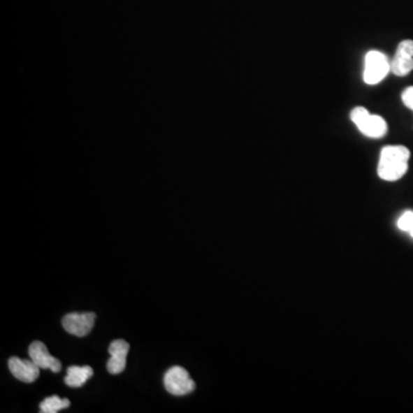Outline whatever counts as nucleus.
<instances>
[{
  "mask_svg": "<svg viewBox=\"0 0 413 413\" xmlns=\"http://www.w3.org/2000/svg\"><path fill=\"white\" fill-rule=\"evenodd\" d=\"M411 153L405 146L395 145L382 148L379 159L378 175L382 180L396 182L407 173Z\"/></svg>",
  "mask_w": 413,
  "mask_h": 413,
  "instance_id": "obj_1",
  "label": "nucleus"
},
{
  "mask_svg": "<svg viewBox=\"0 0 413 413\" xmlns=\"http://www.w3.org/2000/svg\"><path fill=\"white\" fill-rule=\"evenodd\" d=\"M350 119L363 135L368 138H382L387 133V123L382 116L372 115L364 107H356L350 113Z\"/></svg>",
  "mask_w": 413,
  "mask_h": 413,
  "instance_id": "obj_2",
  "label": "nucleus"
},
{
  "mask_svg": "<svg viewBox=\"0 0 413 413\" xmlns=\"http://www.w3.org/2000/svg\"><path fill=\"white\" fill-rule=\"evenodd\" d=\"M391 71V62L380 51H370L365 57L363 80L368 85H375L386 78Z\"/></svg>",
  "mask_w": 413,
  "mask_h": 413,
  "instance_id": "obj_3",
  "label": "nucleus"
},
{
  "mask_svg": "<svg viewBox=\"0 0 413 413\" xmlns=\"http://www.w3.org/2000/svg\"><path fill=\"white\" fill-rule=\"evenodd\" d=\"M164 387L173 396H185L196 389V382L182 366H173L164 375Z\"/></svg>",
  "mask_w": 413,
  "mask_h": 413,
  "instance_id": "obj_4",
  "label": "nucleus"
},
{
  "mask_svg": "<svg viewBox=\"0 0 413 413\" xmlns=\"http://www.w3.org/2000/svg\"><path fill=\"white\" fill-rule=\"evenodd\" d=\"M96 314L94 312H71L62 318V326L68 333L76 337H85L94 326Z\"/></svg>",
  "mask_w": 413,
  "mask_h": 413,
  "instance_id": "obj_5",
  "label": "nucleus"
},
{
  "mask_svg": "<svg viewBox=\"0 0 413 413\" xmlns=\"http://www.w3.org/2000/svg\"><path fill=\"white\" fill-rule=\"evenodd\" d=\"M8 368L12 375L20 382L31 384L38 379L41 368L34 361L21 359L19 357H10Z\"/></svg>",
  "mask_w": 413,
  "mask_h": 413,
  "instance_id": "obj_6",
  "label": "nucleus"
},
{
  "mask_svg": "<svg viewBox=\"0 0 413 413\" xmlns=\"http://www.w3.org/2000/svg\"><path fill=\"white\" fill-rule=\"evenodd\" d=\"M129 345L124 340H115L109 346L110 358L107 362V370L110 375H119L126 368V357H128Z\"/></svg>",
  "mask_w": 413,
  "mask_h": 413,
  "instance_id": "obj_7",
  "label": "nucleus"
},
{
  "mask_svg": "<svg viewBox=\"0 0 413 413\" xmlns=\"http://www.w3.org/2000/svg\"><path fill=\"white\" fill-rule=\"evenodd\" d=\"M30 358L41 368V370H51L55 373L61 371V362L48 352L44 343L41 341L32 342L29 347Z\"/></svg>",
  "mask_w": 413,
  "mask_h": 413,
  "instance_id": "obj_8",
  "label": "nucleus"
},
{
  "mask_svg": "<svg viewBox=\"0 0 413 413\" xmlns=\"http://www.w3.org/2000/svg\"><path fill=\"white\" fill-rule=\"evenodd\" d=\"M93 375V370L91 366L73 365L68 368L67 377L64 378V382L71 388H80L89 380Z\"/></svg>",
  "mask_w": 413,
  "mask_h": 413,
  "instance_id": "obj_9",
  "label": "nucleus"
},
{
  "mask_svg": "<svg viewBox=\"0 0 413 413\" xmlns=\"http://www.w3.org/2000/svg\"><path fill=\"white\" fill-rule=\"evenodd\" d=\"M413 71V57L403 53V52L396 51L394 59L391 62V71L396 76H405L410 74Z\"/></svg>",
  "mask_w": 413,
  "mask_h": 413,
  "instance_id": "obj_10",
  "label": "nucleus"
},
{
  "mask_svg": "<svg viewBox=\"0 0 413 413\" xmlns=\"http://www.w3.org/2000/svg\"><path fill=\"white\" fill-rule=\"evenodd\" d=\"M39 407H41V412L57 413L62 409L71 407V400L68 398H60L59 396H51L43 400Z\"/></svg>",
  "mask_w": 413,
  "mask_h": 413,
  "instance_id": "obj_11",
  "label": "nucleus"
},
{
  "mask_svg": "<svg viewBox=\"0 0 413 413\" xmlns=\"http://www.w3.org/2000/svg\"><path fill=\"white\" fill-rule=\"evenodd\" d=\"M398 226L400 230L405 231V232H410L411 229L413 228V212H405L398 222Z\"/></svg>",
  "mask_w": 413,
  "mask_h": 413,
  "instance_id": "obj_12",
  "label": "nucleus"
},
{
  "mask_svg": "<svg viewBox=\"0 0 413 413\" xmlns=\"http://www.w3.org/2000/svg\"><path fill=\"white\" fill-rule=\"evenodd\" d=\"M402 100L407 108L413 110V87H409L402 93Z\"/></svg>",
  "mask_w": 413,
  "mask_h": 413,
  "instance_id": "obj_13",
  "label": "nucleus"
},
{
  "mask_svg": "<svg viewBox=\"0 0 413 413\" xmlns=\"http://www.w3.org/2000/svg\"><path fill=\"white\" fill-rule=\"evenodd\" d=\"M398 51L403 52L407 55L413 57V41L412 39H405L403 42L400 43L398 45Z\"/></svg>",
  "mask_w": 413,
  "mask_h": 413,
  "instance_id": "obj_14",
  "label": "nucleus"
},
{
  "mask_svg": "<svg viewBox=\"0 0 413 413\" xmlns=\"http://www.w3.org/2000/svg\"><path fill=\"white\" fill-rule=\"evenodd\" d=\"M410 234H411V237L413 238V228L411 229V230H410Z\"/></svg>",
  "mask_w": 413,
  "mask_h": 413,
  "instance_id": "obj_15",
  "label": "nucleus"
}]
</instances>
